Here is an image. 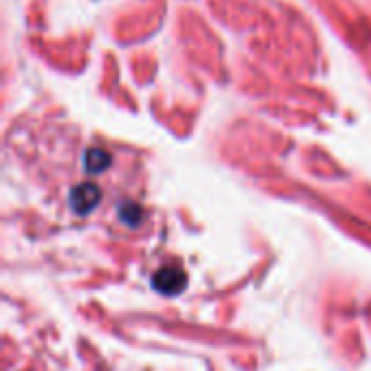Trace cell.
<instances>
[{
    "label": "cell",
    "mask_w": 371,
    "mask_h": 371,
    "mask_svg": "<svg viewBox=\"0 0 371 371\" xmlns=\"http://www.w3.org/2000/svg\"><path fill=\"white\" fill-rule=\"evenodd\" d=\"M152 284H154L156 291H161L163 296H176V294H181L183 289H185L187 276H185V271H183L181 267L168 265V267H161V269L154 274Z\"/></svg>",
    "instance_id": "6da1fadb"
},
{
    "label": "cell",
    "mask_w": 371,
    "mask_h": 371,
    "mask_svg": "<svg viewBox=\"0 0 371 371\" xmlns=\"http://www.w3.org/2000/svg\"><path fill=\"white\" fill-rule=\"evenodd\" d=\"M100 202V189L92 183H82L72 189L70 193V206L76 215H87L92 213Z\"/></svg>",
    "instance_id": "7a4b0ae2"
},
{
    "label": "cell",
    "mask_w": 371,
    "mask_h": 371,
    "mask_svg": "<svg viewBox=\"0 0 371 371\" xmlns=\"http://www.w3.org/2000/svg\"><path fill=\"white\" fill-rule=\"evenodd\" d=\"M119 217L127 222L129 226H137L139 224V220H141V209L137 204H133V202H127V204H119Z\"/></svg>",
    "instance_id": "277c9868"
},
{
    "label": "cell",
    "mask_w": 371,
    "mask_h": 371,
    "mask_svg": "<svg viewBox=\"0 0 371 371\" xmlns=\"http://www.w3.org/2000/svg\"><path fill=\"white\" fill-rule=\"evenodd\" d=\"M82 161H85V170L90 174H100L111 165V154L102 148H90Z\"/></svg>",
    "instance_id": "3957f363"
}]
</instances>
